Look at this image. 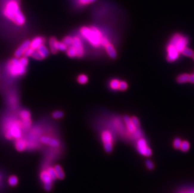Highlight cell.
I'll return each instance as SVG.
<instances>
[{
	"mask_svg": "<svg viewBox=\"0 0 194 193\" xmlns=\"http://www.w3.org/2000/svg\"><path fill=\"white\" fill-rule=\"evenodd\" d=\"M78 3L81 6H86L95 2L96 0H77Z\"/></svg>",
	"mask_w": 194,
	"mask_h": 193,
	"instance_id": "obj_30",
	"label": "cell"
},
{
	"mask_svg": "<svg viewBox=\"0 0 194 193\" xmlns=\"http://www.w3.org/2000/svg\"><path fill=\"white\" fill-rule=\"evenodd\" d=\"M128 84L125 81H119V90L121 91L126 90L128 89Z\"/></svg>",
	"mask_w": 194,
	"mask_h": 193,
	"instance_id": "obj_31",
	"label": "cell"
},
{
	"mask_svg": "<svg viewBox=\"0 0 194 193\" xmlns=\"http://www.w3.org/2000/svg\"><path fill=\"white\" fill-rule=\"evenodd\" d=\"M181 54H183L184 55H185V56L192 57V55L194 54V52L192 50H191V49H190L189 48H187V47H185L183 50H182Z\"/></svg>",
	"mask_w": 194,
	"mask_h": 193,
	"instance_id": "obj_28",
	"label": "cell"
},
{
	"mask_svg": "<svg viewBox=\"0 0 194 193\" xmlns=\"http://www.w3.org/2000/svg\"><path fill=\"white\" fill-rule=\"evenodd\" d=\"M179 193H194V189H184L181 190Z\"/></svg>",
	"mask_w": 194,
	"mask_h": 193,
	"instance_id": "obj_34",
	"label": "cell"
},
{
	"mask_svg": "<svg viewBox=\"0 0 194 193\" xmlns=\"http://www.w3.org/2000/svg\"><path fill=\"white\" fill-rule=\"evenodd\" d=\"M49 48L45 45V44H44L40 46L36 50H35L30 57H32L33 59L40 61L47 57L49 55Z\"/></svg>",
	"mask_w": 194,
	"mask_h": 193,
	"instance_id": "obj_11",
	"label": "cell"
},
{
	"mask_svg": "<svg viewBox=\"0 0 194 193\" xmlns=\"http://www.w3.org/2000/svg\"><path fill=\"white\" fill-rule=\"evenodd\" d=\"M188 43H189V41L185 37L182 36L179 33H177L172 37L169 44L173 45L179 53H181L182 50L187 47Z\"/></svg>",
	"mask_w": 194,
	"mask_h": 193,
	"instance_id": "obj_6",
	"label": "cell"
},
{
	"mask_svg": "<svg viewBox=\"0 0 194 193\" xmlns=\"http://www.w3.org/2000/svg\"><path fill=\"white\" fill-rule=\"evenodd\" d=\"M69 46H72V47L75 50L76 53H77V58H81L84 56V48L83 43H82L81 39L79 37L77 36L72 37V43Z\"/></svg>",
	"mask_w": 194,
	"mask_h": 193,
	"instance_id": "obj_13",
	"label": "cell"
},
{
	"mask_svg": "<svg viewBox=\"0 0 194 193\" xmlns=\"http://www.w3.org/2000/svg\"><path fill=\"white\" fill-rule=\"evenodd\" d=\"M131 120L135 127L137 128L139 127V122L137 117H132L131 118Z\"/></svg>",
	"mask_w": 194,
	"mask_h": 193,
	"instance_id": "obj_32",
	"label": "cell"
},
{
	"mask_svg": "<svg viewBox=\"0 0 194 193\" xmlns=\"http://www.w3.org/2000/svg\"><path fill=\"white\" fill-rule=\"evenodd\" d=\"M193 74H194V73H193Z\"/></svg>",
	"mask_w": 194,
	"mask_h": 193,
	"instance_id": "obj_37",
	"label": "cell"
},
{
	"mask_svg": "<svg viewBox=\"0 0 194 193\" xmlns=\"http://www.w3.org/2000/svg\"><path fill=\"white\" fill-rule=\"evenodd\" d=\"M45 169H46V170L48 171L49 174L50 175V176L52 177V178L53 179V180L55 181V179H57V175L55 173V169L54 167H52V166H49L47 167H45Z\"/></svg>",
	"mask_w": 194,
	"mask_h": 193,
	"instance_id": "obj_25",
	"label": "cell"
},
{
	"mask_svg": "<svg viewBox=\"0 0 194 193\" xmlns=\"http://www.w3.org/2000/svg\"><path fill=\"white\" fill-rule=\"evenodd\" d=\"M192 58H193V60H194V54H193V55H192Z\"/></svg>",
	"mask_w": 194,
	"mask_h": 193,
	"instance_id": "obj_36",
	"label": "cell"
},
{
	"mask_svg": "<svg viewBox=\"0 0 194 193\" xmlns=\"http://www.w3.org/2000/svg\"><path fill=\"white\" fill-rule=\"evenodd\" d=\"M104 46L105 48V50H106L108 55L111 58H115L117 56V54H116V50H115L114 46H113V45L109 43H108L106 45Z\"/></svg>",
	"mask_w": 194,
	"mask_h": 193,
	"instance_id": "obj_19",
	"label": "cell"
},
{
	"mask_svg": "<svg viewBox=\"0 0 194 193\" xmlns=\"http://www.w3.org/2000/svg\"><path fill=\"white\" fill-rule=\"evenodd\" d=\"M82 37L88 41L91 45L94 46H99L102 45L103 37L102 34L98 29L94 26H83L79 30Z\"/></svg>",
	"mask_w": 194,
	"mask_h": 193,
	"instance_id": "obj_4",
	"label": "cell"
},
{
	"mask_svg": "<svg viewBox=\"0 0 194 193\" xmlns=\"http://www.w3.org/2000/svg\"><path fill=\"white\" fill-rule=\"evenodd\" d=\"M146 164V167L148 168V169H150V170H151V169H153L154 168V164H153V163L150 160H147L145 162Z\"/></svg>",
	"mask_w": 194,
	"mask_h": 193,
	"instance_id": "obj_33",
	"label": "cell"
},
{
	"mask_svg": "<svg viewBox=\"0 0 194 193\" xmlns=\"http://www.w3.org/2000/svg\"><path fill=\"white\" fill-rule=\"evenodd\" d=\"M167 59L168 62H174L179 57L180 53L176 49L175 46L171 44H169L167 46Z\"/></svg>",
	"mask_w": 194,
	"mask_h": 193,
	"instance_id": "obj_15",
	"label": "cell"
},
{
	"mask_svg": "<svg viewBox=\"0 0 194 193\" xmlns=\"http://www.w3.org/2000/svg\"><path fill=\"white\" fill-rule=\"evenodd\" d=\"M119 81L117 79H113L111 80L110 82L111 89L114 90H119Z\"/></svg>",
	"mask_w": 194,
	"mask_h": 193,
	"instance_id": "obj_24",
	"label": "cell"
},
{
	"mask_svg": "<svg viewBox=\"0 0 194 193\" xmlns=\"http://www.w3.org/2000/svg\"><path fill=\"white\" fill-rule=\"evenodd\" d=\"M45 38L42 36H37L30 40V48L34 51L40 46L45 44Z\"/></svg>",
	"mask_w": 194,
	"mask_h": 193,
	"instance_id": "obj_16",
	"label": "cell"
},
{
	"mask_svg": "<svg viewBox=\"0 0 194 193\" xmlns=\"http://www.w3.org/2000/svg\"><path fill=\"white\" fill-rule=\"evenodd\" d=\"M18 115L21 121L25 131L30 130L33 124L32 115L30 111L27 109H21L18 113Z\"/></svg>",
	"mask_w": 194,
	"mask_h": 193,
	"instance_id": "obj_7",
	"label": "cell"
},
{
	"mask_svg": "<svg viewBox=\"0 0 194 193\" xmlns=\"http://www.w3.org/2000/svg\"><path fill=\"white\" fill-rule=\"evenodd\" d=\"M88 80H89V79H88L87 76L85 74H80L77 77V82L81 85H84L87 84Z\"/></svg>",
	"mask_w": 194,
	"mask_h": 193,
	"instance_id": "obj_22",
	"label": "cell"
},
{
	"mask_svg": "<svg viewBox=\"0 0 194 193\" xmlns=\"http://www.w3.org/2000/svg\"><path fill=\"white\" fill-rule=\"evenodd\" d=\"M189 81L190 83L194 84V74H192L190 75L189 76Z\"/></svg>",
	"mask_w": 194,
	"mask_h": 193,
	"instance_id": "obj_35",
	"label": "cell"
},
{
	"mask_svg": "<svg viewBox=\"0 0 194 193\" xmlns=\"http://www.w3.org/2000/svg\"><path fill=\"white\" fill-rule=\"evenodd\" d=\"M189 148H190V144H189V142L186 141V140H184V141L181 142L180 148V149L181 151L187 152L188 150L189 149Z\"/></svg>",
	"mask_w": 194,
	"mask_h": 193,
	"instance_id": "obj_27",
	"label": "cell"
},
{
	"mask_svg": "<svg viewBox=\"0 0 194 193\" xmlns=\"http://www.w3.org/2000/svg\"><path fill=\"white\" fill-rule=\"evenodd\" d=\"M189 74L183 73L179 75L177 78V81L179 84H185L189 81Z\"/></svg>",
	"mask_w": 194,
	"mask_h": 193,
	"instance_id": "obj_21",
	"label": "cell"
},
{
	"mask_svg": "<svg viewBox=\"0 0 194 193\" xmlns=\"http://www.w3.org/2000/svg\"><path fill=\"white\" fill-rule=\"evenodd\" d=\"M2 129L4 137L11 140L21 138L25 132L19 117L17 118L11 116L6 119L3 123Z\"/></svg>",
	"mask_w": 194,
	"mask_h": 193,
	"instance_id": "obj_2",
	"label": "cell"
},
{
	"mask_svg": "<svg viewBox=\"0 0 194 193\" xmlns=\"http://www.w3.org/2000/svg\"><path fill=\"white\" fill-rule=\"evenodd\" d=\"M101 140L105 151L108 153L112 152L114 141V138L112 132L109 130L103 131L101 133Z\"/></svg>",
	"mask_w": 194,
	"mask_h": 193,
	"instance_id": "obj_5",
	"label": "cell"
},
{
	"mask_svg": "<svg viewBox=\"0 0 194 193\" xmlns=\"http://www.w3.org/2000/svg\"><path fill=\"white\" fill-rule=\"evenodd\" d=\"M49 50L53 54H56L58 51H66L67 46L62 41H58L55 37H52L49 40Z\"/></svg>",
	"mask_w": 194,
	"mask_h": 193,
	"instance_id": "obj_9",
	"label": "cell"
},
{
	"mask_svg": "<svg viewBox=\"0 0 194 193\" xmlns=\"http://www.w3.org/2000/svg\"><path fill=\"white\" fill-rule=\"evenodd\" d=\"M136 148L138 153L143 156H150L152 154V150L148 146V142L143 137L136 140Z\"/></svg>",
	"mask_w": 194,
	"mask_h": 193,
	"instance_id": "obj_10",
	"label": "cell"
},
{
	"mask_svg": "<svg viewBox=\"0 0 194 193\" xmlns=\"http://www.w3.org/2000/svg\"><path fill=\"white\" fill-rule=\"evenodd\" d=\"M40 179L41 181L43 183L44 189L46 191H50L52 188L53 184V179L50 176L48 171L46 169L44 168L43 170L41 171L40 174Z\"/></svg>",
	"mask_w": 194,
	"mask_h": 193,
	"instance_id": "obj_12",
	"label": "cell"
},
{
	"mask_svg": "<svg viewBox=\"0 0 194 193\" xmlns=\"http://www.w3.org/2000/svg\"><path fill=\"white\" fill-rule=\"evenodd\" d=\"M123 120H124V122H125V124L126 125V128L128 131V132L129 134L130 138L131 139L132 134L139 127L137 128L135 127L134 125L133 124V122H131V118L129 117H128V115H125L124 117V118H123Z\"/></svg>",
	"mask_w": 194,
	"mask_h": 193,
	"instance_id": "obj_17",
	"label": "cell"
},
{
	"mask_svg": "<svg viewBox=\"0 0 194 193\" xmlns=\"http://www.w3.org/2000/svg\"><path fill=\"white\" fill-rule=\"evenodd\" d=\"M18 183V180L15 175H11L8 179V184L11 186H15Z\"/></svg>",
	"mask_w": 194,
	"mask_h": 193,
	"instance_id": "obj_26",
	"label": "cell"
},
{
	"mask_svg": "<svg viewBox=\"0 0 194 193\" xmlns=\"http://www.w3.org/2000/svg\"><path fill=\"white\" fill-rule=\"evenodd\" d=\"M64 114L61 110H55L52 113V117L53 119L58 120L63 117Z\"/></svg>",
	"mask_w": 194,
	"mask_h": 193,
	"instance_id": "obj_23",
	"label": "cell"
},
{
	"mask_svg": "<svg viewBox=\"0 0 194 193\" xmlns=\"http://www.w3.org/2000/svg\"><path fill=\"white\" fill-rule=\"evenodd\" d=\"M40 143L50 146L52 148H59L60 146V142L58 137L53 136L52 134H46L42 135L39 139Z\"/></svg>",
	"mask_w": 194,
	"mask_h": 193,
	"instance_id": "obj_8",
	"label": "cell"
},
{
	"mask_svg": "<svg viewBox=\"0 0 194 193\" xmlns=\"http://www.w3.org/2000/svg\"><path fill=\"white\" fill-rule=\"evenodd\" d=\"M1 13L4 18L18 27H23L27 18L23 13L19 0H4L1 7Z\"/></svg>",
	"mask_w": 194,
	"mask_h": 193,
	"instance_id": "obj_1",
	"label": "cell"
},
{
	"mask_svg": "<svg viewBox=\"0 0 194 193\" xmlns=\"http://www.w3.org/2000/svg\"><path fill=\"white\" fill-rule=\"evenodd\" d=\"M181 142H182L180 138L175 139V140H173V144L174 148H175L176 149H180Z\"/></svg>",
	"mask_w": 194,
	"mask_h": 193,
	"instance_id": "obj_29",
	"label": "cell"
},
{
	"mask_svg": "<svg viewBox=\"0 0 194 193\" xmlns=\"http://www.w3.org/2000/svg\"><path fill=\"white\" fill-rule=\"evenodd\" d=\"M15 148L19 152H23L27 150V143L23 137L15 140Z\"/></svg>",
	"mask_w": 194,
	"mask_h": 193,
	"instance_id": "obj_18",
	"label": "cell"
},
{
	"mask_svg": "<svg viewBox=\"0 0 194 193\" xmlns=\"http://www.w3.org/2000/svg\"><path fill=\"white\" fill-rule=\"evenodd\" d=\"M30 40H26L20 45V46L18 47L15 52H14V57L16 58H20L24 55L25 53L27 50V49L30 47Z\"/></svg>",
	"mask_w": 194,
	"mask_h": 193,
	"instance_id": "obj_14",
	"label": "cell"
},
{
	"mask_svg": "<svg viewBox=\"0 0 194 193\" xmlns=\"http://www.w3.org/2000/svg\"><path fill=\"white\" fill-rule=\"evenodd\" d=\"M54 169L57 175V178L58 179H63L65 177V174L61 166L60 165H55Z\"/></svg>",
	"mask_w": 194,
	"mask_h": 193,
	"instance_id": "obj_20",
	"label": "cell"
},
{
	"mask_svg": "<svg viewBox=\"0 0 194 193\" xmlns=\"http://www.w3.org/2000/svg\"><path fill=\"white\" fill-rule=\"evenodd\" d=\"M28 64V57H13L8 61L6 65V71L10 77L18 79L26 74Z\"/></svg>",
	"mask_w": 194,
	"mask_h": 193,
	"instance_id": "obj_3",
	"label": "cell"
}]
</instances>
